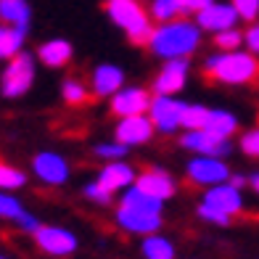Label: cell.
<instances>
[{"label": "cell", "mask_w": 259, "mask_h": 259, "mask_svg": "<svg viewBox=\"0 0 259 259\" xmlns=\"http://www.w3.org/2000/svg\"><path fill=\"white\" fill-rule=\"evenodd\" d=\"M24 183H27L24 172L0 161V191H16V188H21Z\"/></svg>", "instance_id": "26"}, {"label": "cell", "mask_w": 259, "mask_h": 259, "mask_svg": "<svg viewBox=\"0 0 259 259\" xmlns=\"http://www.w3.org/2000/svg\"><path fill=\"white\" fill-rule=\"evenodd\" d=\"M154 122L148 114H135V116H122L116 124V140L122 146H143L154 138Z\"/></svg>", "instance_id": "9"}, {"label": "cell", "mask_w": 259, "mask_h": 259, "mask_svg": "<svg viewBox=\"0 0 259 259\" xmlns=\"http://www.w3.org/2000/svg\"><path fill=\"white\" fill-rule=\"evenodd\" d=\"M249 188H251V191L259 196V172H254L251 178H249Z\"/></svg>", "instance_id": "39"}, {"label": "cell", "mask_w": 259, "mask_h": 259, "mask_svg": "<svg viewBox=\"0 0 259 259\" xmlns=\"http://www.w3.org/2000/svg\"><path fill=\"white\" fill-rule=\"evenodd\" d=\"M241 151L249 156H259V127L249 130V133L241 138Z\"/></svg>", "instance_id": "34"}, {"label": "cell", "mask_w": 259, "mask_h": 259, "mask_svg": "<svg viewBox=\"0 0 259 259\" xmlns=\"http://www.w3.org/2000/svg\"><path fill=\"white\" fill-rule=\"evenodd\" d=\"M29 3L27 0H0V19L11 27H21L27 29L29 27Z\"/></svg>", "instance_id": "21"}, {"label": "cell", "mask_w": 259, "mask_h": 259, "mask_svg": "<svg viewBox=\"0 0 259 259\" xmlns=\"http://www.w3.org/2000/svg\"><path fill=\"white\" fill-rule=\"evenodd\" d=\"M135 188H138V191H143L146 196H151V198L167 201V198L175 196V188H178V185H175L169 172H164V169H146V172H140L135 178Z\"/></svg>", "instance_id": "13"}, {"label": "cell", "mask_w": 259, "mask_h": 259, "mask_svg": "<svg viewBox=\"0 0 259 259\" xmlns=\"http://www.w3.org/2000/svg\"><path fill=\"white\" fill-rule=\"evenodd\" d=\"M21 211H24V206H21L14 196L0 193V217H3V220H19Z\"/></svg>", "instance_id": "29"}, {"label": "cell", "mask_w": 259, "mask_h": 259, "mask_svg": "<svg viewBox=\"0 0 259 259\" xmlns=\"http://www.w3.org/2000/svg\"><path fill=\"white\" fill-rule=\"evenodd\" d=\"M198 27L201 29H209V32H225V29H233L235 21L241 16L235 14L233 3H209L206 8L198 11Z\"/></svg>", "instance_id": "12"}, {"label": "cell", "mask_w": 259, "mask_h": 259, "mask_svg": "<svg viewBox=\"0 0 259 259\" xmlns=\"http://www.w3.org/2000/svg\"><path fill=\"white\" fill-rule=\"evenodd\" d=\"M204 74L214 82H225V85H249L259 77V61L251 51H222L206 58Z\"/></svg>", "instance_id": "3"}, {"label": "cell", "mask_w": 259, "mask_h": 259, "mask_svg": "<svg viewBox=\"0 0 259 259\" xmlns=\"http://www.w3.org/2000/svg\"><path fill=\"white\" fill-rule=\"evenodd\" d=\"M61 96L69 106H82V103L90 101V90L85 88V82H79V79H66L61 85Z\"/></svg>", "instance_id": "24"}, {"label": "cell", "mask_w": 259, "mask_h": 259, "mask_svg": "<svg viewBox=\"0 0 259 259\" xmlns=\"http://www.w3.org/2000/svg\"><path fill=\"white\" fill-rule=\"evenodd\" d=\"M0 259H6V256H0Z\"/></svg>", "instance_id": "40"}, {"label": "cell", "mask_w": 259, "mask_h": 259, "mask_svg": "<svg viewBox=\"0 0 259 259\" xmlns=\"http://www.w3.org/2000/svg\"><path fill=\"white\" fill-rule=\"evenodd\" d=\"M85 198H90L93 204H101V206H106V204H111V191H106V188L96 180V183H90V185H85Z\"/></svg>", "instance_id": "31"}, {"label": "cell", "mask_w": 259, "mask_h": 259, "mask_svg": "<svg viewBox=\"0 0 259 259\" xmlns=\"http://www.w3.org/2000/svg\"><path fill=\"white\" fill-rule=\"evenodd\" d=\"M98 183L106 188V191H127L130 185H135V169L124 161H109L98 175Z\"/></svg>", "instance_id": "18"}, {"label": "cell", "mask_w": 259, "mask_h": 259, "mask_svg": "<svg viewBox=\"0 0 259 259\" xmlns=\"http://www.w3.org/2000/svg\"><path fill=\"white\" fill-rule=\"evenodd\" d=\"M206 116H209V109L201 103H185V109H183V127L185 130H201L204 122H206Z\"/></svg>", "instance_id": "25"}, {"label": "cell", "mask_w": 259, "mask_h": 259, "mask_svg": "<svg viewBox=\"0 0 259 259\" xmlns=\"http://www.w3.org/2000/svg\"><path fill=\"white\" fill-rule=\"evenodd\" d=\"M209 135H214V138H222V140H230V135L238 130V119L225 111V109H209V116H206V122L204 127Z\"/></svg>", "instance_id": "19"}, {"label": "cell", "mask_w": 259, "mask_h": 259, "mask_svg": "<svg viewBox=\"0 0 259 259\" xmlns=\"http://www.w3.org/2000/svg\"><path fill=\"white\" fill-rule=\"evenodd\" d=\"M180 143L185 148H191L193 154H201V156H228L230 154V140H222V138H214V135H209L206 130H188V133L183 135Z\"/></svg>", "instance_id": "10"}, {"label": "cell", "mask_w": 259, "mask_h": 259, "mask_svg": "<svg viewBox=\"0 0 259 259\" xmlns=\"http://www.w3.org/2000/svg\"><path fill=\"white\" fill-rule=\"evenodd\" d=\"M34 243L51 256H69L77 251V235L56 225H40L34 230Z\"/></svg>", "instance_id": "7"}, {"label": "cell", "mask_w": 259, "mask_h": 259, "mask_svg": "<svg viewBox=\"0 0 259 259\" xmlns=\"http://www.w3.org/2000/svg\"><path fill=\"white\" fill-rule=\"evenodd\" d=\"M188 69L191 66H188L185 58H172V61H167V66L154 79V93L156 96H175L178 90H183L185 79H188Z\"/></svg>", "instance_id": "14"}, {"label": "cell", "mask_w": 259, "mask_h": 259, "mask_svg": "<svg viewBox=\"0 0 259 259\" xmlns=\"http://www.w3.org/2000/svg\"><path fill=\"white\" fill-rule=\"evenodd\" d=\"M230 3L243 21H254L259 16V0H230Z\"/></svg>", "instance_id": "32"}, {"label": "cell", "mask_w": 259, "mask_h": 259, "mask_svg": "<svg viewBox=\"0 0 259 259\" xmlns=\"http://www.w3.org/2000/svg\"><path fill=\"white\" fill-rule=\"evenodd\" d=\"M243 42L249 45V51H251V53H259V24H254L249 32L243 34Z\"/></svg>", "instance_id": "36"}, {"label": "cell", "mask_w": 259, "mask_h": 259, "mask_svg": "<svg viewBox=\"0 0 259 259\" xmlns=\"http://www.w3.org/2000/svg\"><path fill=\"white\" fill-rule=\"evenodd\" d=\"M151 16H154L156 21H172L180 16V3L178 0H154L151 3Z\"/></svg>", "instance_id": "27"}, {"label": "cell", "mask_w": 259, "mask_h": 259, "mask_svg": "<svg viewBox=\"0 0 259 259\" xmlns=\"http://www.w3.org/2000/svg\"><path fill=\"white\" fill-rule=\"evenodd\" d=\"M32 169L42 183H48V185H61L69 178V164L64 161V156L53 154V151H42V154L34 156Z\"/></svg>", "instance_id": "15"}, {"label": "cell", "mask_w": 259, "mask_h": 259, "mask_svg": "<svg viewBox=\"0 0 259 259\" xmlns=\"http://www.w3.org/2000/svg\"><path fill=\"white\" fill-rule=\"evenodd\" d=\"M228 183H230V185H235V188H241V191H243V185H249V178H243V175H230Z\"/></svg>", "instance_id": "38"}, {"label": "cell", "mask_w": 259, "mask_h": 259, "mask_svg": "<svg viewBox=\"0 0 259 259\" xmlns=\"http://www.w3.org/2000/svg\"><path fill=\"white\" fill-rule=\"evenodd\" d=\"M204 201L209 206H214L220 211H225V214H238V211L243 209V196H241V188H235L230 183H220V185H211Z\"/></svg>", "instance_id": "16"}, {"label": "cell", "mask_w": 259, "mask_h": 259, "mask_svg": "<svg viewBox=\"0 0 259 259\" xmlns=\"http://www.w3.org/2000/svg\"><path fill=\"white\" fill-rule=\"evenodd\" d=\"M196 214L201 220H206V222H211V225H230V214H225V211H220L214 206H209L206 201L196 209Z\"/></svg>", "instance_id": "28"}, {"label": "cell", "mask_w": 259, "mask_h": 259, "mask_svg": "<svg viewBox=\"0 0 259 259\" xmlns=\"http://www.w3.org/2000/svg\"><path fill=\"white\" fill-rule=\"evenodd\" d=\"M122 88H124V72L114 64H101L90 77V90L101 98H111Z\"/></svg>", "instance_id": "17"}, {"label": "cell", "mask_w": 259, "mask_h": 259, "mask_svg": "<svg viewBox=\"0 0 259 259\" xmlns=\"http://www.w3.org/2000/svg\"><path fill=\"white\" fill-rule=\"evenodd\" d=\"M185 172H188V178H191V183L206 185V188L228 183V178H230L228 164L222 159H217V156H196V159L188 161Z\"/></svg>", "instance_id": "8"}, {"label": "cell", "mask_w": 259, "mask_h": 259, "mask_svg": "<svg viewBox=\"0 0 259 259\" xmlns=\"http://www.w3.org/2000/svg\"><path fill=\"white\" fill-rule=\"evenodd\" d=\"M40 61L45 66H51V69H61L66 66L69 61H72V45H69L66 40H51V42H42L40 45Z\"/></svg>", "instance_id": "20"}, {"label": "cell", "mask_w": 259, "mask_h": 259, "mask_svg": "<svg viewBox=\"0 0 259 259\" xmlns=\"http://www.w3.org/2000/svg\"><path fill=\"white\" fill-rule=\"evenodd\" d=\"M106 11H109V19L116 27H122L133 42H138V45L148 42L154 27H151V19L138 0H109Z\"/></svg>", "instance_id": "4"}, {"label": "cell", "mask_w": 259, "mask_h": 259, "mask_svg": "<svg viewBox=\"0 0 259 259\" xmlns=\"http://www.w3.org/2000/svg\"><path fill=\"white\" fill-rule=\"evenodd\" d=\"M151 106V96L143 88H122L111 96V111L116 116H135V114H146Z\"/></svg>", "instance_id": "11"}, {"label": "cell", "mask_w": 259, "mask_h": 259, "mask_svg": "<svg viewBox=\"0 0 259 259\" xmlns=\"http://www.w3.org/2000/svg\"><path fill=\"white\" fill-rule=\"evenodd\" d=\"M241 40H243V34L235 32V29H225V32H217L214 34V45H217V48H222V51H235L241 45Z\"/></svg>", "instance_id": "30"}, {"label": "cell", "mask_w": 259, "mask_h": 259, "mask_svg": "<svg viewBox=\"0 0 259 259\" xmlns=\"http://www.w3.org/2000/svg\"><path fill=\"white\" fill-rule=\"evenodd\" d=\"M198 42H201V27L183 19H172L151 32L146 45L159 58L172 61V58H188L198 48Z\"/></svg>", "instance_id": "2"}, {"label": "cell", "mask_w": 259, "mask_h": 259, "mask_svg": "<svg viewBox=\"0 0 259 259\" xmlns=\"http://www.w3.org/2000/svg\"><path fill=\"white\" fill-rule=\"evenodd\" d=\"M16 222H19V225H21V228H24V230H29V233H34V230H37V228H40V222H37V220H34L32 214H27V211H21V217H19Z\"/></svg>", "instance_id": "37"}, {"label": "cell", "mask_w": 259, "mask_h": 259, "mask_svg": "<svg viewBox=\"0 0 259 259\" xmlns=\"http://www.w3.org/2000/svg\"><path fill=\"white\" fill-rule=\"evenodd\" d=\"M140 251L146 259H175V246L169 238H164L159 233H151L140 243Z\"/></svg>", "instance_id": "22"}, {"label": "cell", "mask_w": 259, "mask_h": 259, "mask_svg": "<svg viewBox=\"0 0 259 259\" xmlns=\"http://www.w3.org/2000/svg\"><path fill=\"white\" fill-rule=\"evenodd\" d=\"M180 3V14H198L201 8H206L214 0H178Z\"/></svg>", "instance_id": "35"}, {"label": "cell", "mask_w": 259, "mask_h": 259, "mask_svg": "<svg viewBox=\"0 0 259 259\" xmlns=\"http://www.w3.org/2000/svg\"><path fill=\"white\" fill-rule=\"evenodd\" d=\"M96 154L109 159V161H116V159L127 156V146H122L119 140H116V143H101V146H96Z\"/></svg>", "instance_id": "33"}, {"label": "cell", "mask_w": 259, "mask_h": 259, "mask_svg": "<svg viewBox=\"0 0 259 259\" xmlns=\"http://www.w3.org/2000/svg\"><path fill=\"white\" fill-rule=\"evenodd\" d=\"M24 34L21 27H0V58H14L24 45Z\"/></svg>", "instance_id": "23"}, {"label": "cell", "mask_w": 259, "mask_h": 259, "mask_svg": "<svg viewBox=\"0 0 259 259\" xmlns=\"http://www.w3.org/2000/svg\"><path fill=\"white\" fill-rule=\"evenodd\" d=\"M183 109L185 103L172 96H154L148 106V116L154 127L164 135H172L178 127H183Z\"/></svg>", "instance_id": "6"}, {"label": "cell", "mask_w": 259, "mask_h": 259, "mask_svg": "<svg viewBox=\"0 0 259 259\" xmlns=\"http://www.w3.org/2000/svg\"><path fill=\"white\" fill-rule=\"evenodd\" d=\"M34 82V58L29 53H16L8 61L3 77H0V90L6 98H19L32 88Z\"/></svg>", "instance_id": "5"}, {"label": "cell", "mask_w": 259, "mask_h": 259, "mask_svg": "<svg viewBox=\"0 0 259 259\" xmlns=\"http://www.w3.org/2000/svg\"><path fill=\"white\" fill-rule=\"evenodd\" d=\"M161 204L159 198H151L135 185H130L119 206H116V225L133 235H151L161 228Z\"/></svg>", "instance_id": "1"}]
</instances>
